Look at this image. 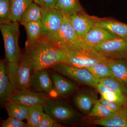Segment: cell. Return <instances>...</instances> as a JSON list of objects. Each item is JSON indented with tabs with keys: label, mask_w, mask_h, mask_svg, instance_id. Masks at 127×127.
Here are the masks:
<instances>
[{
	"label": "cell",
	"mask_w": 127,
	"mask_h": 127,
	"mask_svg": "<svg viewBox=\"0 0 127 127\" xmlns=\"http://www.w3.org/2000/svg\"><path fill=\"white\" fill-rule=\"evenodd\" d=\"M113 113L97 101L93 107L88 115L100 119L111 116Z\"/></svg>",
	"instance_id": "f1b7e54d"
},
{
	"label": "cell",
	"mask_w": 127,
	"mask_h": 127,
	"mask_svg": "<svg viewBox=\"0 0 127 127\" xmlns=\"http://www.w3.org/2000/svg\"><path fill=\"white\" fill-rule=\"evenodd\" d=\"M43 10L41 6L32 2L23 14L20 24L24 26L29 22L41 20Z\"/></svg>",
	"instance_id": "603a6c76"
},
{
	"label": "cell",
	"mask_w": 127,
	"mask_h": 127,
	"mask_svg": "<svg viewBox=\"0 0 127 127\" xmlns=\"http://www.w3.org/2000/svg\"><path fill=\"white\" fill-rule=\"evenodd\" d=\"M65 59L64 48L42 36L36 41L25 44L21 59L30 66L32 71L52 68L63 63Z\"/></svg>",
	"instance_id": "6da1fadb"
},
{
	"label": "cell",
	"mask_w": 127,
	"mask_h": 127,
	"mask_svg": "<svg viewBox=\"0 0 127 127\" xmlns=\"http://www.w3.org/2000/svg\"><path fill=\"white\" fill-rule=\"evenodd\" d=\"M94 48L107 59L122 60L127 58V40L125 38L117 37L100 43Z\"/></svg>",
	"instance_id": "52a82bcc"
},
{
	"label": "cell",
	"mask_w": 127,
	"mask_h": 127,
	"mask_svg": "<svg viewBox=\"0 0 127 127\" xmlns=\"http://www.w3.org/2000/svg\"><path fill=\"white\" fill-rule=\"evenodd\" d=\"M19 25V23L14 22L0 24L4 44L6 61L7 63H19L21 58L18 44L20 35Z\"/></svg>",
	"instance_id": "3957f363"
},
{
	"label": "cell",
	"mask_w": 127,
	"mask_h": 127,
	"mask_svg": "<svg viewBox=\"0 0 127 127\" xmlns=\"http://www.w3.org/2000/svg\"><path fill=\"white\" fill-rule=\"evenodd\" d=\"M109 67L114 77L119 80L127 89V61L126 59H106L104 62Z\"/></svg>",
	"instance_id": "d6986e66"
},
{
	"label": "cell",
	"mask_w": 127,
	"mask_h": 127,
	"mask_svg": "<svg viewBox=\"0 0 127 127\" xmlns=\"http://www.w3.org/2000/svg\"><path fill=\"white\" fill-rule=\"evenodd\" d=\"M55 9L68 17L83 11L79 0H57Z\"/></svg>",
	"instance_id": "44dd1931"
},
{
	"label": "cell",
	"mask_w": 127,
	"mask_h": 127,
	"mask_svg": "<svg viewBox=\"0 0 127 127\" xmlns=\"http://www.w3.org/2000/svg\"><path fill=\"white\" fill-rule=\"evenodd\" d=\"M43 104H37L29 107L26 120L29 127H37L45 113Z\"/></svg>",
	"instance_id": "d4e9b609"
},
{
	"label": "cell",
	"mask_w": 127,
	"mask_h": 127,
	"mask_svg": "<svg viewBox=\"0 0 127 127\" xmlns=\"http://www.w3.org/2000/svg\"><path fill=\"white\" fill-rule=\"evenodd\" d=\"M93 124L106 127H127V106H123L108 117L96 119Z\"/></svg>",
	"instance_id": "5bb4252c"
},
{
	"label": "cell",
	"mask_w": 127,
	"mask_h": 127,
	"mask_svg": "<svg viewBox=\"0 0 127 127\" xmlns=\"http://www.w3.org/2000/svg\"><path fill=\"white\" fill-rule=\"evenodd\" d=\"M99 82L108 88L127 97V89L124 84L114 77H108L99 79Z\"/></svg>",
	"instance_id": "4316f807"
},
{
	"label": "cell",
	"mask_w": 127,
	"mask_h": 127,
	"mask_svg": "<svg viewBox=\"0 0 127 127\" xmlns=\"http://www.w3.org/2000/svg\"></svg>",
	"instance_id": "d590c367"
},
{
	"label": "cell",
	"mask_w": 127,
	"mask_h": 127,
	"mask_svg": "<svg viewBox=\"0 0 127 127\" xmlns=\"http://www.w3.org/2000/svg\"><path fill=\"white\" fill-rule=\"evenodd\" d=\"M97 89L101 97L108 101L117 103L123 106H127V97L105 86L101 83L98 85Z\"/></svg>",
	"instance_id": "cb8c5ba5"
},
{
	"label": "cell",
	"mask_w": 127,
	"mask_h": 127,
	"mask_svg": "<svg viewBox=\"0 0 127 127\" xmlns=\"http://www.w3.org/2000/svg\"><path fill=\"white\" fill-rule=\"evenodd\" d=\"M5 66L6 73L15 90L31 89L30 76L32 71L29 65L21 59L18 63L6 62Z\"/></svg>",
	"instance_id": "8992f818"
},
{
	"label": "cell",
	"mask_w": 127,
	"mask_h": 127,
	"mask_svg": "<svg viewBox=\"0 0 127 127\" xmlns=\"http://www.w3.org/2000/svg\"><path fill=\"white\" fill-rule=\"evenodd\" d=\"M34 0H10V20L20 24L24 13Z\"/></svg>",
	"instance_id": "ffe728a7"
},
{
	"label": "cell",
	"mask_w": 127,
	"mask_h": 127,
	"mask_svg": "<svg viewBox=\"0 0 127 127\" xmlns=\"http://www.w3.org/2000/svg\"><path fill=\"white\" fill-rule=\"evenodd\" d=\"M15 89L6 73L5 61H0V101L2 106L10 100Z\"/></svg>",
	"instance_id": "e0dca14e"
},
{
	"label": "cell",
	"mask_w": 127,
	"mask_h": 127,
	"mask_svg": "<svg viewBox=\"0 0 127 127\" xmlns=\"http://www.w3.org/2000/svg\"><path fill=\"white\" fill-rule=\"evenodd\" d=\"M63 125L58 122L49 114L45 113L37 127H62Z\"/></svg>",
	"instance_id": "4dcf8cb0"
},
{
	"label": "cell",
	"mask_w": 127,
	"mask_h": 127,
	"mask_svg": "<svg viewBox=\"0 0 127 127\" xmlns=\"http://www.w3.org/2000/svg\"><path fill=\"white\" fill-rule=\"evenodd\" d=\"M3 106L9 117L22 121L26 119L29 107L19 102L11 100L5 103Z\"/></svg>",
	"instance_id": "7402d4cb"
},
{
	"label": "cell",
	"mask_w": 127,
	"mask_h": 127,
	"mask_svg": "<svg viewBox=\"0 0 127 127\" xmlns=\"http://www.w3.org/2000/svg\"><path fill=\"white\" fill-rule=\"evenodd\" d=\"M68 18L79 39L82 38L95 25L93 16H89L83 11Z\"/></svg>",
	"instance_id": "7c38bea8"
},
{
	"label": "cell",
	"mask_w": 127,
	"mask_h": 127,
	"mask_svg": "<svg viewBox=\"0 0 127 127\" xmlns=\"http://www.w3.org/2000/svg\"><path fill=\"white\" fill-rule=\"evenodd\" d=\"M93 17L94 26L107 29L119 37L127 38V24L111 18Z\"/></svg>",
	"instance_id": "9a60e30c"
},
{
	"label": "cell",
	"mask_w": 127,
	"mask_h": 127,
	"mask_svg": "<svg viewBox=\"0 0 127 127\" xmlns=\"http://www.w3.org/2000/svg\"><path fill=\"white\" fill-rule=\"evenodd\" d=\"M97 98L88 93L81 92L76 94L73 98V104L78 110L86 115H88L95 103Z\"/></svg>",
	"instance_id": "ac0fdd59"
},
{
	"label": "cell",
	"mask_w": 127,
	"mask_h": 127,
	"mask_svg": "<svg viewBox=\"0 0 127 127\" xmlns=\"http://www.w3.org/2000/svg\"><path fill=\"white\" fill-rule=\"evenodd\" d=\"M49 71L53 82V92L56 93V96H65L76 91V88L75 85L64 78L61 74L54 70Z\"/></svg>",
	"instance_id": "2e32d148"
},
{
	"label": "cell",
	"mask_w": 127,
	"mask_h": 127,
	"mask_svg": "<svg viewBox=\"0 0 127 127\" xmlns=\"http://www.w3.org/2000/svg\"><path fill=\"white\" fill-rule=\"evenodd\" d=\"M63 17L61 12L56 9H43L41 20L42 35L47 36L57 31L62 23Z\"/></svg>",
	"instance_id": "30bf717a"
},
{
	"label": "cell",
	"mask_w": 127,
	"mask_h": 127,
	"mask_svg": "<svg viewBox=\"0 0 127 127\" xmlns=\"http://www.w3.org/2000/svg\"><path fill=\"white\" fill-rule=\"evenodd\" d=\"M57 0H34V2L44 10L55 9Z\"/></svg>",
	"instance_id": "836d02e7"
},
{
	"label": "cell",
	"mask_w": 127,
	"mask_h": 127,
	"mask_svg": "<svg viewBox=\"0 0 127 127\" xmlns=\"http://www.w3.org/2000/svg\"><path fill=\"white\" fill-rule=\"evenodd\" d=\"M10 15V0H0V24L11 22Z\"/></svg>",
	"instance_id": "f546056e"
},
{
	"label": "cell",
	"mask_w": 127,
	"mask_h": 127,
	"mask_svg": "<svg viewBox=\"0 0 127 127\" xmlns=\"http://www.w3.org/2000/svg\"><path fill=\"white\" fill-rule=\"evenodd\" d=\"M126 60H127V59H126Z\"/></svg>",
	"instance_id": "e575fe53"
},
{
	"label": "cell",
	"mask_w": 127,
	"mask_h": 127,
	"mask_svg": "<svg viewBox=\"0 0 127 127\" xmlns=\"http://www.w3.org/2000/svg\"><path fill=\"white\" fill-rule=\"evenodd\" d=\"M117 37L108 30L94 26L81 39L83 43L94 47L105 41Z\"/></svg>",
	"instance_id": "4fadbf2b"
},
{
	"label": "cell",
	"mask_w": 127,
	"mask_h": 127,
	"mask_svg": "<svg viewBox=\"0 0 127 127\" xmlns=\"http://www.w3.org/2000/svg\"><path fill=\"white\" fill-rule=\"evenodd\" d=\"M43 107L45 113L62 124L72 122L78 118L74 109L63 101L49 98Z\"/></svg>",
	"instance_id": "277c9868"
},
{
	"label": "cell",
	"mask_w": 127,
	"mask_h": 127,
	"mask_svg": "<svg viewBox=\"0 0 127 127\" xmlns=\"http://www.w3.org/2000/svg\"><path fill=\"white\" fill-rule=\"evenodd\" d=\"M97 101L99 103L113 112L118 111L123 106L114 102L106 100L101 96Z\"/></svg>",
	"instance_id": "d6a6232c"
},
{
	"label": "cell",
	"mask_w": 127,
	"mask_h": 127,
	"mask_svg": "<svg viewBox=\"0 0 127 127\" xmlns=\"http://www.w3.org/2000/svg\"><path fill=\"white\" fill-rule=\"evenodd\" d=\"M24 26L27 36L25 44L36 41L43 36L41 21L29 22Z\"/></svg>",
	"instance_id": "484cf974"
},
{
	"label": "cell",
	"mask_w": 127,
	"mask_h": 127,
	"mask_svg": "<svg viewBox=\"0 0 127 127\" xmlns=\"http://www.w3.org/2000/svg\"><path fill=\"white\" fill-rule=\"evenodd\" d=\"M64 48L65 59L64 63L70 65L87 68L100 62H104L106 58L79 39L75 42L62 46Z\"/></svg>",
	"instance_id": "7a4b0ae2"
},
{
	"label": "cell",
	"mask_w": 127,
	"mask_h": 127,
	"mask_svg": "<svg viewBox=\"0 0 127 127\" xmlns=\"http://www.w3.org/2000/svg\"><path fill=\"white\" fill-rule=\"evenodd\" d=\"M1 127H29L27 123L22 120L9 117L2 123Z\"/></svg>",
	"instance_id": "1f68e13d"
},
{
	"label": "cell",
	"mask_w": 127,
	"mask_h": 127,
	"mask_svg": "<svg viewBox=\"0 0 127 127\" xmlns=\"http://www.w3.org/2000/svg\"><path fill=\"white\" fill-rule=\"evenodd\" d=\"M46 95L29 89H20L14 91L10 100L17 101L30 107L35 104L45 103L49 99Z\"/></svg>",
	"instance_id": "8fae6325"
},
{
	"label": "cell",
	"mask_w": 127,
	"mask_h": 127,
	"mask_svg": "<svg viewBox=\"0 0 127 127\" xmlns=\"http://www.w3.org/2000/svg\"><path fill=\"white\" fill-rule=\"evenodd\" d=\"M63 16L62 23L59 30L55 33L45 36L53 43L60 46L73 43L79 39L69 18Z\"/></svg>",
	"instance_id": "9c48e42d"
},
{
	"label": "cell",
	"mask_w": 127,
	"mask_h": 127,
	"mask_svg": "<svg viewBox=\"0 0 127 127\" xmlns=\"http://www.w3.org/2000/svg\"><path fill=\"white\" fill-rule=\"evenodd\" d=\"M86 68L98 79L108 77H114L112 71L104 62L98 63Z\"/></svg>",
	"instance_id": "83f0119b"
},
{
	"label": "cell",
	"mask_w": 127,
	"mask_h": 127,
	"mask_svg": "<svg viewBox=\"0 0 127 127\" xmlns=\"http://www.w3.org/2000/svg\"><path fill=\"white\" fill-rule=\"evenodd\" d=\"M30 84L32 91L46 95L50 94L54 90L52 78L47 68L32 71Z\"/></svg>",
	"instance_id": "ba28073f"
},
{
	"label": "cell",
	"mask_w": 127,
	"mask_h": 127,
	"mask_svg": "<svg viewBox=\"0 0 127 127\" xmlns=\"http://www.w3.org/2000/svg\"><path fill=\"white\" fill-rule=\"evenodd\" d=\"M51 68L78 83L96 89L99 83V79L96 78L86 68L77 67L65 63H61Z\"/></svg>",
	"instance_id": "5b68a950"
}]
</instances>
